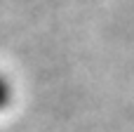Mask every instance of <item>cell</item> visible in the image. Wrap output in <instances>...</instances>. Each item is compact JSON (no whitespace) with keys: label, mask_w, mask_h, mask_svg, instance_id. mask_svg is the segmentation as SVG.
<instances>
[{"label":"cell","mask_w":134,"mask_h":132,"mask_svg":"<svg viewBox=\"0 0 134 132\" xmlns=\"http://www.w3.org/2000/svg\"><path fill=\"white\" fill-rule=\"evenodd\" d=\"M7 102H9V87H7V83L0 78V109H2Z\"/></svg>","instance_id":"6da1fadb"}]
</instances>
